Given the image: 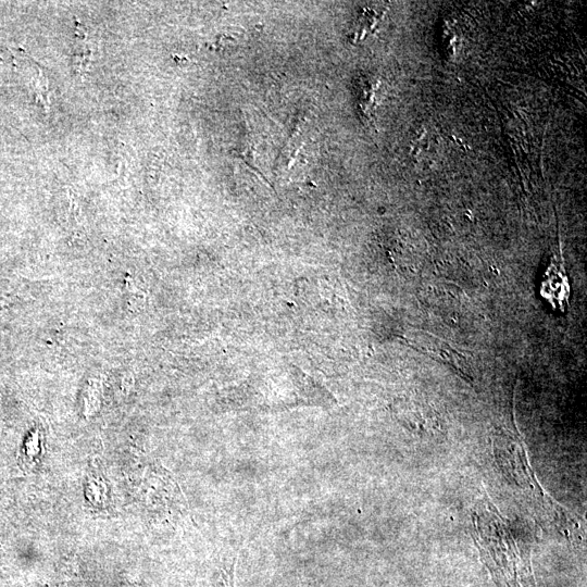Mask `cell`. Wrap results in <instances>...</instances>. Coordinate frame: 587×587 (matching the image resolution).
Listing matches in <instances>:
<instances>
[{
  "label": "cell",
  "mask_w": 587,
  "mask_h": 587,
  "mask_svg": "<svg viewBox=\"0 0 587 587\" xmlns=\"http://www.w3.org/2000/svg\"><path fill=\"white\" fill-rule=\"evenodd\" d=\"M475 540L480 557L497 587H537L530 552L513 537V532L487 503L473 513Z\"/></svg>",
  "instance_id": "cell-1"
},
{
  "label": "cell",
  "mask_w": 587,
  "mask_h": 587,
  "mask_svg": "<svg viewBox=\"0 0 587 587\" xmlns=\"http://www.w3.org/2000/svg\"><path fill=\"white\" fill-rule=\"evenodd\" d=\"M508 445V447L503 445L501 448L495 449L500 466L505 475L520 487L527 486L534 490L537 483L532 475L524 450L520 446L516 447L514 441Z\"/></svg>",
  "instance_id": "cell-2"
},
{
  "label": "cell",
  "mask_w": 587,
  "mask_h": 587,
  "mask_svg": "<svg viewBox=\"0 0 587 587\" xmlns=\"http://www.w3.org/2000/svg\"><path fill=\"white\" fill-rule=\"evenodd\" d=\"M419 337L422 340L426 341V344L423 345L415 342L416 349L423 352H428L427 354L433 355L434 359H441L442 361H445V363L453 365V367L459 371H465V361L458 354L459 352L455 351L453 348L449 347L448 344L428 334L420 335Z\"/></svg>",
  "instance_id": "cell-3"
},
{
  "label": "cell",
  "mask_w": 587,
  "mask_h": 587,
  "mask_svg": "<svg viewBox=\"0 0 587 587\" xmlns=\"http://www.w3.org/2000/svg\"><path fill=\"white\" fill-rule=\"evenodd\" d=\"M542 284V288L546 287V290H541V294L552 303L557 294L555 305L563 309L569 297V285L563 271L557 265L550 266L547 271V279Z\"/></svg>",
  "instance_id": "cell-4"
}]
</instances>
